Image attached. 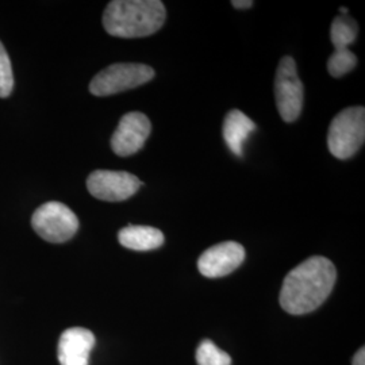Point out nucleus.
<instances>
[{
  "mask_svg": "<svg viewBox=\"0 0 365 365\" xmlns=\"http://www.w3.org/2000/svg\"><path fill=\"white\" fill-rule=\"evenodd\" d=\"M337 271L331 261L313 256L295 267L286 276L280 291V304L294 315L312 313L330 295L336 284Z\"/></svg>",
  "mask_w": 365,
  "mask_h": 365,
  "instance_id": "1",
  "label": "nucleus"
},
{
  "mask_svg": "<svg viewBox=\"0 0 365 365\" xmlns=\"http://www.w3.org/2000/svg\"><path fill=\"white\" fill-rule=\"evenodd\" d=\"M167 19L160 0H114L103 14V26L113 37L143 38L157 33Z\"/></svg>",
  "mask_w": 365,
  "mask_h": 365,
  "instance_id": "2",
  "label": "nucleus"
},
{
  "mask_svg": "<svg viewBox=\"0 0 365 365\" xmlns=\"http://www.w3.org/2000/svg\"><path fill=\"white\" fill-rule=\"evenodd\" d=\"M365 140V108L349 107L339 113L327 131V146L333 156L348 160L354 156Z\"/></svg>",
  "mask_w": 365,
  "mask_h": 365,
  "instance_id": "3",
  "label": "nucleus"
},
{
  "mask_svg": "<svg viewBox=\"0 0 365 365\" xmlns=\"http://www.w3.org/2000/svg\"><path fill=\"white\" fill-rule=\"evenodd\" d=\"M155 78V69L145 64L122 63L101 71L90 83V92L95 96H110L144 86Z\"/></svg>",
  "mask_w": 365,
  "mask_h": 365,
  "instance_id": "4",
  "label": "nucleus"
},
{
  "mask_svg": "<svg viewBox=\"0 0 365 365\" xmlns=\"http://www.w3.org/2000/svg\"><path fill=\"white\" fill-rule=\"evenodd\" d=\"M31 226L48 242L61 244L71 240L78 230L76 214L60 202H48L34 211Z\"/></svg>",
  "mask_w": 365,
  "mask_h": 365,
  "instance_id": "5",
  "label": "nucleus"
},
{
  "mask_svg": "<svg viewBox=\"0 0 365 365\" xmlns=\"http://www.w3.org/2000/svg\"><path fill=\"white\" fill-rule=\"evenodd\" d=\"M274 98L282 119L291 123L299 118L303 108L304 88L298 76L297 63L286 56L280 60L274 78Z\"/></svg>",
  "mask_w": 365,
  "mask_h": 365,
  "instance_id": "6",
  "label": "nucleus"
},
{
  "mask_svg": "<svg viewBox=\"0 0 365 365\" xmlns=\"http://www.w3.org/2000/svg\"><path fill=\"white\" fill-rule=\"evenodd\" d=\"M143 182L123 170H99L87 179V188L92 196L105 202H123L134 195Z\"/></svg>",
  "mask_w": 365,
  "mask_h": 365,
  "instance_id": "7",
  "label": "nucleus"
},
{
  "mask_svg": "<svg viewBox=\"0 0 365 365\" xmlns=\"http://www.w3.org/2000/svg\"><path fill=\"white\" fill-rule=\"evenodd\" d=\"M152 130L149 118L143 113H128L120 118L117 130L111 137V149L119 157L135 155L144 148Z\"/></svg>",
  "mask_w": 365,
  "mask_h": 365,
  "instance_id": "8",
  "label": "nucleus"
},
{
  "mask_svg": "<svg viewBox=\"0 0 365 365\" xmlns=\"http://www.w3.org/2000/svg\"><path fill=\"white\" fill-rule=\"evenodd\" d=\"M245 260V249L235 241L221 242L203 252L197 260L199 272L210 277L217 279L230 274Z\"/></svg>",
  "mask_w": 365,
  "mask_h": 365,
  "instance_id": "9",
  "label": "nucleus"
},
{
  "mask_svg": "<svg viewBox=\"0 0 365 365\" xmlns=\"http://www.w3.org/2000/svg\"><path fill=\"white\" fill-rule=\"evenodd\" d=\"M95 336L88 329L71 327L61 334L57 348L61 365H88Z\"/></svg>",
  "mask_w": 365,
  "mask_h": 365,
  "instance_id": "10",
  "label": "nucleus"
},
{
  "mask_svg": "<svg viewBox=\"0 0 365 365\" xmlns=\"http://www.w3.org/2000/svg\"><path fill=\"white\" fill-rule=\"evenodd\" d=\"M255 130L256 123L240 110L229 111L225 118L223 138L229 150L237 157H242L245 141Z\"/></svg>",
  "mask_w": 365,
  "mask_h": 365,
  "instance_id": "11",
  "label": "nucleus"
},
{
  "mask_svg": "<svg viewBox=\"0 0 365 365\" xmlns=\"http://www.w3.org/2000/svg\"><path fill=\"white\" fill-rule=\"evenodd\" d=\"M118 240L125 248L146 252L160 248L164 244V235L156 227L130 225L118 233Z\"/></svg>",
  "mask_w": 365,
  "mask_h": 365,
  "instance_id": "12",
  "label": "nucleus"
},
{
  "mask_svg": "<svg viewBox=\"0 0 365 365\" xmlns=\"http://www.w3.org/2000/svg\"><path fill=\"white\" fill-rule=\"evenodd\" d=\"M359 33V26L349 15H339L337 16L330 29V38L336 48L339 49H348V46L354 42Z\"/></svg>",
  "mask_w": 365,
  "mask_h": 365,
  "instance_id": "13",
  "label": "nucleus"
},
{
  "mask_svg": "<svg viewBox=\"0 0 365 365\" xmlns=\"http://www.w3.org/2000/svg\"><path fill=\"white\" fill-rule=\"evenodd\" d=\"M197 365H232V357L212 341L205 339L196 349Z\"/></svg>",
  "mask_w": 365,
  "mask_h": 365,
  "instance_id": "14",
  "label": "nucleus"
},
{
  "mask_svg": "<svg viewBox=\"0 0 365 365\" xmlns=\"http://www.w3.org/2000/svg\"><path fill=\"white\" fill-rule=\"evenodd\" d=\"M357 66V57L349 49H339L327 60V71L333 78H342Z\"/></svg>",
  "mask_w": 365,
  "mask_h": 365,
  "instance_id": "15",
  "label": "nucleus"
},
{
  "mask_svg": "<svg viewBox=\"0 0 365 365\" xmlns=\"http://www.w3.org/2000/svg\"><path fill=\"white\" fill-rule=\"evenodd\" d=\"M14 88V75L11 60L0 42V98L11 95Z\"/></svg>",
  "mask_w": 365,
  "mask_h": 365,
  "instance_id": "16",
  "label": "nucleus"
},
{
  "mask_svg": "<svg viewBox=\"0 0 365 365\" xmlns=\"http://www.w3.org/2000/svg\"><path fill=\"white\" fill-rule=\"evenodd\" d=\"M232 6L235 9H238V10H247V9H250L253 6V1H250V0H242V1L241 0H233Z\"/></svg>",
  "mask_w": 365,
  "mask_h": 365,
  "instance_id": "17",
  "label": "nucleus"
},
{
  "mask_svg": "<svg viewBox=\"0 0 365 365\" xmlns=\"http://www.w3.org/2000/svg\"><path fill=\"white\" fill-rule=\"evenodd\" d=\"M353 365H365V349L361 348L353 359Z\"/></svg>",
  "mask_w": 365,
  "mask_h": 365,
  "instance_id": "18",
  "label": "nucleus"
},
{
  "mask_svg": "<svg viewBox=\"0 0 365 365\" xmlns=\"http://www.w3.org/2000/svg\"><path fill=\"white\" fill-rule=\"evenodd\" d=\"M339 11L342 13V15H348V9H345V7H341Z\"/></svg>",
  "mask_w": 365,
  "mask_h": 365,
  "instance_id": "19",
  "label": "nucleus"
}]
</instances>
